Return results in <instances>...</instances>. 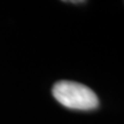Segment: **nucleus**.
Returning a JSON list of instances; mask_svg holds the SVG:
<instances>
[{
  "mask_svg": "<svg viewBox=\"0 0 124 124\" xmlns=\"http://www.w3.org/2000/svg\"><path fill=\"white\" fill-rule=\"evenodd\" d=\"M52 93L56 101L70 109L91 110L99 106L97 94L87 86L77 82L60 80L54 84Z\"/></svg>",
  "mask_w": 124,
  "mask_h": 124,
  "instance_id": "nucleus-1",
  "label": "nucleus"
},
{
  "mask_svg": "<svg viewBox=\"0 0 124 124\" xmlns=\"http://www.w3.org/2000/svg\"><path fill=\"white\" fill-rule=\"evenodd\" d=\"M63 2H71V4H82L85 0H61Z\"/></svg>",
  "mask_w": 124,
  "mask_h": 124,
  "instance_id": "nucleus-2",
  "label": "nucleus"
}]
</instances>
